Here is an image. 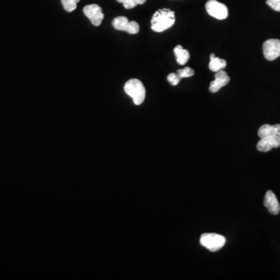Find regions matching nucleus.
<instances>
[{
    "label": "nucleus",
    "mask_w": 280,
    "mask_h": 280,
    "mask_svg": "<svg viewBox=\"0 0 280 280\" xmlns=\"http://www.w3.org/2000/svg\"><path fill=\"white\" fill-rule=\"evenodd\" d=\"M174 23V12L170 9H160L152 17L151 29L155 32H163L170 28Z\"/></svg>",
    "instance_id": "nucleus-1"
},
{
    "label": "nucleus",
    "mask_w": 280,
    "mask_h": 280,
    "mask_svg": "<svg viewBox=\"0 0 280 280\" xmlns=\"http://www.w3.org/2000/svg\"><path fill=\"white\" fill-rule=\"evenodd\" d=\"M124 90L133 99L135 105L144 103L146 97V89L142 82L138 79H131L125 83Z\"/></svg>",
    "instance_id": "nucleus-2"
},
{
    "label": "nucleus",
    "mask_w": 280,
    "mask_h": 280,
    "mask_svg": "<svg viewBox=\"0 0 280 280\" xmlns=\"http://www.w3.org/2000/svg\"><path fill=\"white\" fill-rule=\"evenodd\" d=\"M200 243L210 252H215L224 247L226 238L217 233H205L201 236Z\"/></svg>",
    "instance_id": "nucleus-3"
},
{
    "label": "nucleus",
    "mask_w": 280,
    "mask_h": 280,
    "mask_svg": "<svg viewBox=\"0 0 280 280\" xmlns=\"http://www.w3.org/2000/svg\"><path fill=\"white\" fill-rule=\"evenodd\" d=\"M205 10L208 15L217 20H225L228 17V9L224 4L217 0H208L205 4Z\"/></svg>",
    "instance_id": "nucleus-4"
},
{
    "label": "nucleus",
    "mask_w": 280,
    "mask_h": 280,
    "mask_svg": "<svg viewBox=\"0 0 280 280\" xmlns=\"http://www.w3.org/2000/svg\"><path fill=\"white\" fill-rule=\"evenodd\" d=\"M112 25L116 30L126 31L130 34H136L139 31L138 23L135 21H128L125 17H118L114 19Z\"/></svg>",
    "instance_id": "nucleus-5"
},
{
    "label": "nucleus",
    "mask_w": 280,
    "mask_h": 280,
    "mask_svg": "<svg viewBox=\"0 0 280 280\" xmlns=\"http://www.w3.org/2000/svg\"><path fill=\"white\" fill-rule=\"evenodd\" d=\"M84 14L90 20L92 24L96 27L101 24L104 17L101 7L97 4H90L84 7Z\"/></svg>",
    "instance_id": "nucleus-6"
},
{
    "label": "nucleus",
    "mask_w": 280,
    "mask_h": 280,
    "mask_svg": "<svg viewBox=\"0 0 280 280\" xmlns=\"http://www.w3.org/2000/svg\"><path fill=\"white\" fill-rule=\"evenodd\" d=\"M263 54L267 60L273 61L280 56V40L268 39L263 44Z\"/></svg>",
    "instance_id": "nucleus-7"
},
{
    "label": "nucleus",
    "mask_w": 280,
    "mask_h": 280,
    "mask_svg": "<svg viewBox=\"0 0 280 280\" xmlns=\"http://www.w3.org/2000/svg\"><path fill=\"white\" fill-rule=\"evenodd\" d=\"M230 79L228 74L224 70H220L216 73L215 80L210 83L209 91L211 93H217L223 87L229 84Z\"/></svg>",
    "instance_id": "nucleus-8"
},
{
    "label": "nucleus",
    "mask_w": 280,
    "mask_h": 280,
    "mask_svg": "<svg viewBox=\"0 0 280 280\" xmlns=\"http://www.w3.org/2000/svg\"><path fill=\"white\" fill-rule=\"evenodd\" d=\"M278 147H280L279 135L262 138L257 144V149L261 152L270 151L272 148H278Z\"/></svg>",
    "instance_id": "nucleus-9"
},
{
    "label": "nucleus",
    "mask_w": 280,
    "mask_h": 280,
    "mask_svg": "<svg viewBox=\"0 0 280 280\" xmlns=\"http://www.w3.org/2000/svg\"><path fill=\"white\" fill-rule=\"evenodd\" d=\"M264 205L266 207L268 212L272 215H278L280 213V205L275 194L272 191L268 190L265 193L264 198Z\"/></svg>",
    "instance_id": "nucleus-10"
},
{
    "label": "nucleus",
    "mask_w": 280,
    "mask_h": 280,
    "mask_svg": "<svg viewBox=\"0 0 280 280\" xmlns=\"http://www.w3.org/2000/svg\"><path fill=\"white\" fill-rule=\"evenodd\" d=\"M259 136L262 138H265V137L275 136V135H279L280 136V125L279 124H276V125H271L268 124H265V125H262L259 128Z\"/></svg>",
    "instance_id": "nucleus-11"
},
{
    "label": "nucleus",
    "mask_w": 280,
    "mask_h": 280,
    "mask_svg": "<svg viewBox=\"0 0 280 280\" xmlns=\"http://www.w3.org/2000/svg\"><path fill=\"white\" fill-rule=\"evenodd\" d=\"M173 52L176 56V60L179 65H184L189 62L190 54H189V51L184 49L182 45H179L175 47Z\"/></svg>",
    "instance_id": "nucleus-12"
},
{
    "label": "nucleus",
    "mask_w": 280,
    "mask_h": 280,
    "mask_svg": "<svg viewBox=\"0 0 280 280\" xmlns=\"http://www.w3.org/2000/svg\"><path fill=\"white\" fill-rule=\"evenodd\" d=\"M227 66V61L216 57L214 53L210 55V62L208 68L213 72L217 73L220 70L224 69Z\"/></svg>",
    "instance_id": "nucleus-13"
},
{
    "label": "nucleus",
    "mask_w": 280,
    "mask_h": 280,
    "mask_svg": "<svg viewBox=\"0 0 280 280\" xmlns=\"http://www.w3.org/2000/svg\"><path fill=\"white\" fill-rule=\"evenodd\" d=\"M80 1V0H61L64 10L68 13L73 12L77 9V4Z\"/></svg>",
    "instance_id": "nucleus-14"
},
{
    "label": "nucleus",
    "mask_w": 280,
    "mask_h": 280,
    "mask_svg": "<svg viewBox=\"0 0 280 280\" xmlns=\"http://www.w3.org/2000/svg\"><path fill=\"white\" fill-rule=\"evenodd\" d=\"M179 77L181 79L187 78V77H193L195 74V71L192 69L190 67H185V68H182V69H178L177 73Z\"/></svg>",
    "instance_id": "nucleus-15"
},
{
    "label": "nucleus",
    "mask_w": 280,
    "mask_h": 280,
    "mask_svg": "<svg viewBox=\"0 0 280 280\" xmlns=\"http://www.w3.org/2000/svg\"><path fill=\"white\" fill-rule=\"evenodd\" d=\"M147 2V0H125L123 3V7L127 10L133 9L137 5H143Z\"/></svg>",
    "instance_id": "nucleus-16"
},
{
    "label": "nucleus",
    "mask_w": 280,
    "mask_h": 280,
    "mask_svg": "<svg viewBox=\"0 0 280 280\" xmlns=\"http://www.w3.org/2000/svg\"><path fill=\"white\" fill-rule=\"evenodd\" d=\"M167 80L172 86H177L180 82L181 78L178 76L177 74L172 73V74H170L167 76Z\"/></svg>",
    "instance_id": "nucleus-17"
},
{
    "label": "nucleus",
    "mask_w": 280,
    "mask_h": 280,
    "mask_svg": "<svg viewBox=\"0 0 280 280\" xmlns=\"http://www.w3.org/2000/svg\"><path fill=\"white\" fill-rule=\"evenodd\" d=\"M266 4L275 11L280 12V0H267Z\"/></svg>",
    "instance_id": "nucleus-18"
},
{
    "label": "nucleus",
    "mask_w": 280,
    "mask_h": 280,
    "mask_svg": "<svg viewBox=\"0 0 280 280\" xmlns=\"http://www.w3.org/2000/svg\"><path fill=\"white\" fill-rule=\"evenodd\" d=\"M117 2L120 3V4H123L125 0H116Z\"/></svg>",
    "instance_id": "nucleus-19"
}]
</instances>
